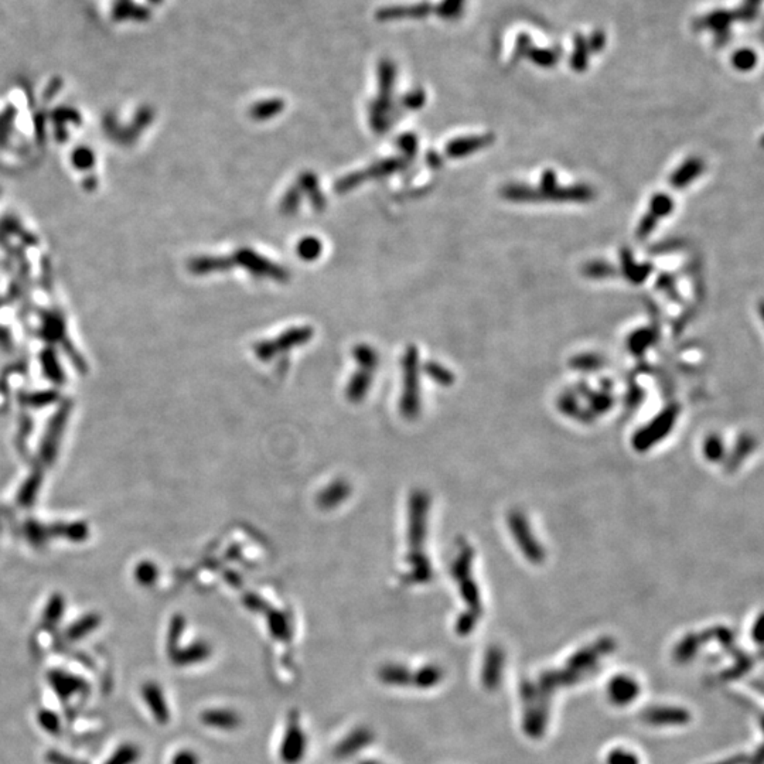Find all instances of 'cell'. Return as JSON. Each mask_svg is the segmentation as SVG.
Here are the masks:
<instances>
[{
	"mask_svg": "<svg viewBox=\"0 0 764 764\" xmlns=\"http://www.w3.org/2000/svg\"><path fill=\"white\" fill-rule=\"evenodd\" d=\"M502 653L498 648L490 650L483 669V684L488 690H495L501 681Z\"/></svg>",
	"mask_w": 764,
	"mask_h": 764,
	"instance_id": "7",
	"label": "cell"
},
{
	"mask_svg": "<svg viewBox=\"0 0 764 764\" xmlns=\"http://www.w3.org/2000/svg\"><path fill=\"white\" fill-rule=\"evenodd\" d=\"M207 657V651L201 647H196L187 653H180L177 654V657H175V661L179 664V665H189V664H193L196 661H201ZM175 662V664H176Z\"/></svg>",
	"mask_w": 764,
	"mask_h": 764,
	"instance_id": "24",
	"label": "cell"
},
{
	"mask_svg": "<svg viewBox=\"0 0 764 764\" xmlns=\"http://www.w3.org/2000/svg\"><path fill=\"white\" fill-rule=\"evenodd\" d=\"M750 763V757L749 756H743V754H739V756H733V757H729V758H725L722 761H717L715 764H747Z\"/></svg>",
	"mask_w": 764,
	"mask_h": 764,
	"instance_id": "30",
	"label": "cell"
},
{
	"mask_svg": "<svg viewBox=\"0 0 764 764\" xmlns=\"http://www.w3.org/2000/svg\"><path fill=\"white\" fill-rule=\"evenodd\" d=\"M732 63H733V67L739 71H750L751 68L756 67L757 56H756L754 51H751L749 49L738 50V53H735V56L732 58Z\"/></svg>",
	"mask_w": 764,
	"mask_h": 764,
	"instance_id": "20",
	"label": "cell"
},
{
	"mask_svg": "<svg viewBox=\"0 0 764 764\" xmlns=\"http://www.w3.org/2000/svg\"><path fill=\"white\" fill-rule=\"evenodd\" d=\"M657 337V331L654 328H640L637 330L631 337H630V349L632 353H637L640 354L643 353L650 344L654 343V340Z\"/></svg>",
	"mask_w": 764,
	"mask_h": 764,
	"instance_id": "15",
	"label": "cell"
},
{
	"mask_svg": "<svg viewBox=\"0 0 764 764\" xmlns=\"http://www.w3.org/2000/svg\"><path fill=\"white\" fill-rule=\"evenodd\" d=\"M587 56H589V46L584 38L576 37V46L575 53L571 60V65L576 71H584L587 68Z\"/></svg>",
	"mask_w": 764,
	"mask_h": 764,
	"instance_id": "18",
	"label": "cell"
},
{
	"mask_svg": "<svg viewBox=\"0 0 764 764\" xmlns=\"http://www.w3.org/2000/svg\"><path fill=\"white\" fill-rule=\"evenodd\" d=\"M609 764H639V757L631 751L617 749L609 756Z\"/></svg>",
	"mask_w": 764,
	"mask_h": 764,
	"instance_id": "26",
	"label": "cell"
},
{
	"mask_svg": "<svg viewBox=\"0 0 764 764\" xmlns=\"http://www.w3.org/2000/svg\"><path fill=\"white\" fill-rule=\"evenodd\" d=\"M705 170V163L701 157H690L681 166H679L669 177V184L672 189L681 190L697 180Z\"/></svg>",
	"mask_w": 764,
	"mask_h": 764,
	"instance_id": "4",
	"label": "cell"
},
{
	"mask_svg": "<svg viewBox=\"0 0 764 764\" xmlns=\"http://www.w3.org/2000/svg\"><path fill=\"white\" fill-rule=\"evenodd\" d=\"M655 285H657V287H658L661 292H664V293L669 297V299H671L672 302H675V303H683V297H681V294L678 293V290H676V287H675V279H674L672 275H669V273H661V275L658 276Z\"/></svg>",
	"mask_w": 764,
	"mask_h": 764,
	"instance_id": "19",
	"label": "cell"
},
{
	"mask_svg": "<svg viewBox=\"0 0 764 764\" xmlns=\"http://www.w3.org/2000/svg\"><path fill=\"white\" fill-rule=\"evenodd\" d=\"M141 757L139 749L134 745H122L106 760L105 764H135Z\"/></svg>",
	"mask_w": 764,
	"mask_h": 764,
	"instance_id": "16",
	"label": "cell"
},
{
	"mask_svg": "<svg viewBox=\"0 0 764 764\" xmlns=\"http://www.w3.org/2000/svg\"><path fill=\"white\" fill-rule=\"evenodd\" d=\"M582 273L589 279H606L617 275V268L606 261H590L583 265Z\"/></svg>",
	"mask_w": 764,
	"mask_h": 764,
	"instance_id": "12",
	"label": "cell"
},
{
	"mask_svg": "<svg viewBox=\"0 0 764 764\" xmlns=\"http://www.w3.org/2000/svg\"><path fill=\"white\" fill-rule=\"evenodd\" d=\"M442 676L443 674L438 667H423L412 675V681L420 688H431L440 681Z\"/></svg>",
	"mask_w": 764,
	"mask_h": 764,
	"instance_id": "13",
	"label": "cell"
},
{
	"mask_svg": "<svg viewBox=\"0 0 764 764\" xmlns=\"http://www.w3.org/2000/svg\"><path fill=\"white\" fill-rule=\"evenodd\" d=\"M170 764H200V758L193 750H180L173 756Z\"/></svg>",
	"mask_w": 764,
	"mask_h": 764,
	"instance_id": "27",
	"label": "cell"
},
{
	"mask_svg": "<svg viewBox=\"0 0 764 764\" xmlns=\"http://www.w3.org/2000/svg\"><path fill=\"white\" fill-rule=\"evenodd\" d=\"M381 679L387 684L394 685H406L412 681V674L408 672V669L398 667V665H388L379 674Z\"/></svg>",
	"mask_w": 764,
	"mask_h": 764,
	"instance_id": "14",
	"label": "cell"
},
{
	"mask_svg": "<svg viewBox=\"0 0 764 764\" xmlns=\"http://www.w3.org/2000/svg\"><path fill=\"white\" fill-rule=\"evenodd\" d=\"M620 260H621V269L626 279H628L634 285H640L647 280V278L653 272V265L646 264H637L634 261L632 253L628 248H623L620 250Z\"/></svg>",
	"mask_w": 764,
	"mask_h": 764,
	"instance_id": "6",
	"label": "cell"
},
{
	"mask_svg": "<svg viewBox=\"0 0 764 764\" xmlns=\"http://www.w3.org/2000/svg\"><path fill=\"white\" fill-rule=\"evenodd\" d=\"M530 57L536 65L541 67H552L558 61V54L552 50H532Z\"/></svg>",
	"mask_w": 764,
	"mask_h": 764,
	"instance_id": "22",
	"label": "cell"
},
{
	"mask_svg": "<svg viewBox=\"0 0 764 764\" xmlns=\"http://www.w3.org/2000/svg\"><path fill=\"white\" fill-rule=\"evenodd\" d=\"M674 207H675V204H674L672 198L665 193L654 194L651 201H650V212H651V214H654L658 220L662 218V217L669 216L671 212L674 211Z\"/></svg>",
	"mask_w": 764,
	"mask_h": 764,
	"instance_id": "17",
	"label": "cell"
},
{
	"mask_svg": "<svg viewBox=\"0 0 764 764\" xmlns=\"http://www.w3.org/2000/svg\"><path fill=\"white\" fill-rule=\"evenodd\" d=\"M494 135L491 134H486V135H480V136H470V138H464V139H459L456 142H453L450 146H449V152L452 156L454 157H459V156H464V154H469V153H473L479 149H483V148H487L490 146L491 143H494Z\"/></svg>",
	"mask_w": 764,
	"mask_h": 764,
	"instance_id": "8",
	"label": "cell"
},
{
	"mask_svg": "<svg viewBox=\"0 0 764 764\" xmlns=\"http://www.w3.org/2000/svg\"><path fill=\"white\" fill-rule=\"evenodd\" d=\"M685 246L684 241L683 239H668V241H664V242H658L655 244L654 246L650 248V252L654 253V255H664V253H671V252H676L679 249H683Z\"/></svg>",
	"mask_w": 764,
	"mask_h": 764,
	"instance_id": "23",
	"label": "cell"
},
{
	"mask_svg": "<svg viewBox=\"0 0 764 764\" xmlns=\"http://www.w3.org/2000/svg\"><path fill=\"white\" fill-rule=\"evenodd\" d=\"M369 732L365 731V729H358L357 732L351 733L347 740H344L342 745H340L337 747V756H342V757H349L351 754H354L356 750L364 747L367 743H369Z\"/></svg>",
	"mask_w": 764,
	"mask_h": 764,
	"instance_id": "11",
	"label": "cell"
},
{
	"mask_svg": "<svg viewBox=\"0 0 764 764\" xmlns=\"http://www.w3.org/2000/svg\"><path fill=\"white\" fill-rule=\"evenodd\" d=\"M142 695H143V699H145L148 708L150 709L152 715L154 716V719L159 722V724L166 725L168 722V719H170V712H168V706H167L164 694H163L161 688L159 687V684L146 683L142 687Z\"/></svg>",
	"mask_w": 764,
	"mask_h": 764,
	"instance_id": "5",
	"label": "cell"
},
{
	"mask_svg": "<svg viewBox=\"0 0 764 764\" xmlns=\"http://www.w3.org/2000/svg\"><path fill=\"white\" fill-rule=\"evenodd\" d=\"M643 720L654 726H679L687 725L691 715L687 709L672 706H655L643 713Z\"/></svg>",
	"mask_w": 764,
	"mask_h": 764,
	"instance_id": "1",
	"label": "cell"
},
{
	"mask_svg": "<svg viewBox=\"0 0 764 764\" xmlns=\"http://www.w3.org/2000/svg\"><path fill=\"white\" fill-rule=\"evenodd\" d=\"M657 224H658V218L648 211L647 214L642 218L639 227H637V230H635V238L642 239V241L647 239L654 232V230L657 228Z\"/></svg>",
	"mask_w": 764,
	"mask_h": 764,
	"instance_id": "21",
	"label": "cell"
},
{
	"mask_svg": "<svg viewBox=\"0 0 764 764\" xmlns=\"http://www.w3.org/2000/svg\"><path fill=\"white\" fill-rule=\"evenodd\" d=\"M38 722H40V725L45 728L46 732H49V733H57L58 729H60V720H58L57 715L53 713V712H47V710L41 712L38 715Z\"/></svg>",
	"mask_w": 764,
	"mask_h": 764,
	"instance_id": "25",
	"label": "cell"
},
{
	"mask_svg": "<svg viewBox=\"0 0 764 764\" xmlns=\"http://www.w3.org/2000/svg\"><path fill=\"white\" fill-rule=\"evenodd\" d=\"M201 720L208 726L221 729H234L239 725V716L230 710H208L202 713Z\"/></svg>",
	"mask_w": 764,
	"mask_h": 764,
	"instance_id": "9",
	"label": "cell"
},
{
	"mask_svg": "<svg viewBox=\"0 0 764 764\" xmlns=\"http://www.w3.org/2000/svg\"><path fill=\"white\" fill-rule=\"evenodd\" d=\"M50 684L57 691L61 698H70L72 694H77L82 688V683L78 678L67 675L64 672H53L49 676Z\"/></svg>",
	"mask_w": 764,
	"mask_h": 764,
	"instance_id": "10",
	"label": "cell"
},
{
	"mask_svg": "<svg viewBox=\"0 0 764 764\" xmlns=\"http://www.w3.org/2000/svg\"><path fill=\"white\" fill-rule=\"evenodd\" d=\"M575 367L580 368V369H589V368H594V367H599L602 364V358L598 357V356H580L578 358L573 360L572 363Z\"/></svg>",
	"mask_w": 764,
	"mask_h": 764,
	"instance_id": "28",
	"label": "cell"
},
{
	"mask_svg": "<svg viewBox=\"0 0 764 764\" xmlns=\"http://www.w3.org/2000/svg\"><path fill=\"white\" fill-rule=\"evenodd\" d=\"M603 46H605V35H603V33L599 31V33H596V34H593L591 41H590V47H589V50L599 51V50L603 49Z\"/></svg>",
	"mask_w": 764,
	"mask_h": 764,
	"instance_id": "29",
	"label": "cell"
},
{
	"mask_svg": "<svg viewBox=\"0 0 764 764\" xmlns=\"http://www.w3.org/2000/svg\"><path fill=\"white\" fill-rule=\"evenodd\" d=\"M280 751H282V758L289 764L297 763L305 756L306 738L302 732V728H299V725H297L296 722H293V724L289 726L286 736L283 739Z\"/></svg>",
	"mask_w": 764,
	"mask_h": 764,
	"instance_id": "2",
	"label": "cell"
},
{
	"mask_svg": "<svg viewBox=\"0 0 764 764\" xmlns=\"http://www.w3.org/2000/svg\"><path fill=\"white\" fill-rule=\"evenodd\" d=\"M642 688L637 684L635 679L627 675H617L612 679L609 685V695L610 699L616 705H627L639 697Z\"/></svg>",
	"mask_w": 764,
	"mask_h": 764,
	"instance_id": "3",
	"label": "cell"
}]
</instances>
